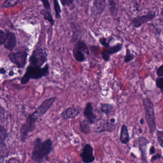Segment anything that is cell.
Returning <instances> with one entry per match:
<instances>
[{
	"instance_id": "cell-1",
	"label": "cell",
	"mask_w": 163,
	"mask_h": 163,
	"mask_svg": "<svg viewBox=\"0 0 163 163\" xmlns=\"http://www.w3.org/2000/svg\"><path fill=\"white\" fill-rule=\"evenodd\" d=\"M56 97H52L44 100L37 109L30 115L22 125L21 129V141L25 142L27 136L30 133L33 132L36 128L35 123L39 119L43 117L47 112L51 108L56 100Z\"/></svg>"
},
{
	"instance_id": "cell-2",
	"label": "cell",
	"mask_w": 163,
	"mask_h": 163,
	"mask_svg": "<svg viewBox=\"0 0 163 163\" xmlns=\"http://www.w3.org/2000/svg\"><path fill=\"white\" fill-rule=\"evenodd\" d=\"M52 150L53 143L51 139L42 142V139L37 138L34 143L31 159L36 163H42L44 159L47 158Z\"/></svg>"
},
{
	"instance_id": "cell-3",
	"label": "cell",
	"mask_w": 163,
	"mask_h": 163,
	"mask_svg": "<svg viewBox=\"0 0 163 163\" xmlns=\"http://www.w3.org/2000/svg\"><path fill=\"white\" fill-rule=\"evenodd\" d=\"M49 64H46L43 68L29 65L26 68L25 73L21 78V84H27L30 79H39L48 76L50 73Z\"/></svg>"
},
{
	"instance_id": "cell-4",
	"label": "cell",
	"mask_w": 163,
	"mask_h": 163,
	"mask_svg": "<svg viewBox=\"0 0 163 163\" xmlns=\"http://www.w3.org/2000/svg\"><path fill=\"white\" fill-rule=\"evenodd\" d=\"M143 104L146 114V121L148 124L149 131L151 134H153L156 131V129L154 104L148 98L143 99Z\"/></svg>"
},
{
	"instance_id": "cell-5",
	"label": "cell",
	"mask_w": 163,
	"mask_h": 163,
	"mask_svg": "<svg viewBox=\"0 0 163 163\" xmlns=\"http://www.w3.org/2000/svg\"><path fill=\"white\" fill-rule=\"evenodd\" d=\"M48 56L46 49L41 47H37L33 50L30 57L29 65L42 68L48 60Z\"/></svg>"
},
{
	"instance_id": "cell-6",
	"label": "cell",
	"mask_w": 163,
	"mask_h": 163,
	"mask_svg": "<svg viewBox=\"0 0 163 163\" xmlns=\"http://www.w3.org/2000/svg\"><path fill=\"white\" fill-rule=\"evenodd\" d=\"M28 56L27 51L21 50L16 52L10 53L8 57L10 61L16 65L18 69H23L27 63Z\"/></svg>"
},
{
	"instance_id": "cell-7",
	"label": "cell",
	"mask_w": 163,
	"mask_h": 163,
	"mask_svg": "<svg viewBox=\"0 0 163 163\" xmlns=\"http://www.w3.org/2000/svg\"><path fill=\"white\" fill-rule=\"evenodd\" d=\"M156 16V14L155 12H150L146 14L133 18L131 20V23L134 28H140L144 23L154 20Z\"/></svg>"
},
{
	"instance_id": "cell-8",
	"label": "cell",
	"mask_w": 163,
	"mask_h": 163,
	"mask_svg": "<svg viewBox=\"0 0 163 163\" xmlns=\"http://www.w3.org/2000/svg\"><path fill=\"white\" fill-rule=\"evenodd\" d=\"M123 47L122 43H117L113 46H110L105 49H103L101 52V56L102 60L105 62H109L110 60V57L112 55L117 54L121 51Z\"/></svg>"
},
{
	"instance_id": "cell-9",
	"label": "cell",
	"mask_w": 163,
	"mask_h": 163,
	"mask_svg": "<svg viewBox=\"0 0 163 163\" xmlns=\"http://www.w3.org/2000/svg\"><path fill=\"white\" fill-rule=\"evenodd\" d=\"M82 160L84 163H92L95 160L93 147L90 144H86L80 154Z\"/></svg>"
},
{
	"instance_id": "cell-10",
	"label": "cell",
	"mask_w": 163,
	"mask_h": 163,
	"mask_svg": "<svg viewBox=\"0 0 163 163\" xmlns=\"http://www.w3.org/2000/svg\"><path fill=\"white\" fill-rule=\"evenodd\" d=\"M6 41L5 42L4 46L5 49L9 51H13L16 46V37L15 34L12 32L6 31Z\"/></svg>"
},
{
	"instance_id": "cell-11",
	"label": "cell",
	"mask_w": 163,
	"mask_h": 163,
	"mask_svg": "<svg viewBox=\"0 0 163 163\" xmlns=\"http://www.w3.org/2000/svg\"><path fill=\"white\" fill-rule=\"evenodd\" d=\"M84 115L86 118L85 120H87L90 125L95 123L97 116L93 113V107L92 103L89 102L86 103L84 109Z\"/></svg>"
},
{
	"instance_id": "cell-12",
	"label": "cell",
	"mask_w": 163,
	"mask_h": 163,
	"mask_svg": "<svg viewBox=\"0 0 163 163\" xmlns=\"http://www.w3.org/2000/svg\"><path fill=\"white\" fill-rule=\"evenodd\" d=\"M105 0H96L93 3L92 13L94 16H99L103 13L106 7Z\"/></svg>"
},
{
	"instance_id": "cell-13",
	"label": "cell",
	"mask_w": 163,
	"mask_h": 163,
	"mask_svg": "<svg viewBox=\"0 0 163 163\" xmlns=\"http://www.w3.org/2000/svg\"><path fill=\"white\" fill-rule=\"evenodd\" d=\"M80 113V109L77 108L70 107L63 112L61 115L64 120H68L76 118Z\"/></svg>"
},
{
	"instance_id": "cell-14",
	"label": "cell",
	"mask_w": 163,
	"mask_h": 163,
	"mask_svg": "<svg viewBox=\"0 0 163 163\" xmlns=\"http://www.w3.org/2000/svg\"><path fill=\"white\" fill-rule=\"evenodd\" d=\"M116 125L114 124H112L110 122V121H105L104 122H102L99 125L98 127L96 128V133H101L102 132H113L115 129Z\"/></svg>"
},
{
	"instance_id": "cell-15",
	"label": "cell",
	"mask_w": 163,
	"mask_h": 163,
	"mask_svg": "<svg viewBox=\"0 0 163 163\" xmlns=\"http://www.w3.org/2000/svg\"><path fill=\"white\" fill-rule=\"evenodd\" d=\"M120 140L123 144L125 145H126L129 142V134L128 133V128L126 125H123L122 126L120 132Z\"/></svg>"
},
{
	"instance_id": "cell-16",
	"label": "cell",
	"mask_w": 163,
	"mask_h": 163,
	"mask_svg": "<svg viewBox=\"0 0 163 163\" xmlns=\"http://www.w3.org/2000/svg\"><path fill=\"white\" fill-rule=\"evenodd\" d=\"M74 48L76 49L81 50L86 55H90V53L88 47L87 45L85 44V42L83 41L82 40H78V41L75 45Z\"/></svg>"
},
{
	"instance_id": "cell-17",
	"label": "cell",
	"mask_w": 163,
	"mask_h": 163,
	"mask_svg": "<svg viewBox=\"0 0 163 163\" xmlns=\"http://www.w3.org/2000/svg\"><path fill=\"white\" fill-rule=\"evenodd\" d=\"M139 148L142 153V157L143 159L144 160L147 162L146 160V150H144V148L146 149L147 145L148 143V141L144 137H141L139 138Z\"/></svg>"
},
{
	"instance_id": "cell-18",
	"label": "cell",
	"mask_w": 163,
	"mask_h": 163,
	"mask_svg": "<svg viewBox=\"0 0 163 163\" xmlns=\"http://www.w3.org/2000/svg\"><path fill=\"white\" fill-rule=\"evenodd\" d=\"M40 14L43 15L44 20L50 23L51 26H53L55 25V21L50 11L43 9L40 11Z\"/></svg>"
},
{
	"instance_id": "cell-19",
	"label": "cell",
	"mask_w": 163,
	"mask_h": 163,
	"mask_svg": "<svg viewBox=\"0 0 163 163\" xmlns=\"http://www.w3.org/2000/svg\"><path fill=\"white\" fill-rule=\"evenodd\" d=\"M73 56L75 60L79 62H84L86 60L85 54L79 49L73 48Z\"/></svg>"
},
{
	"instance_id": "cell-20",
	"label": "cell",
	"mask_w": 163,
	"mask_h": 163,
	"mask_svg": "<svg viewBox=\"0 0 163 163\" xmlns=\"http://www.w3.org/2000/svg\"><path fill=\"white\" fill-rule=\"evenodd\" d=\"M100 109L102 113H104L106 115L111 113L114 109V106L111 104L107 103H101L100 106Z\"/></svg>"
},
{
	"instance_id": "cell-21",
	"label": "cell",
	"mask_w": 163,
	"mask_h": 163,
	"mask_svg": "<svg viewBox=\"0 0 163 163\" xmlns=\"http://www.w3.org/2000/svg\"><path fill=\"white\" fill-rule=\"evenodd\" d=\"M80 126L82 132L85 134H88L91 131L90 124L86 120L81 121H80Z\"/></svg>"
},
{
	"instance_id": "cell-22",
	"label": "cell",
	"mask_w": 163,
	"mask_h": 163,
	"mask_svg": "<svg viewBox=\"0 0 163 163\" xmlns=\"http://www.w3.org/2000/svg\"><path fill=\"white\" fill-rule=\"evenodd\" d=\"M8 155V149L6 144L4 143L0 145V161L6 158Z\"/></svg>"
},
{
	"instance_id": "cell-23",
	"label": "cell",
	"mask_w": 163,
	"mask_h": 163,
	"mask_svg": "<svg viewBox=\"0 0 163 163\" xmlns=\"http://www.w3.org/2000/svg\"><path fill=\"white\" fill-rule=\"evenodd\" d=\"M54 9L55 13V18L56 19H60L61 18V13H62V9L61 6L59 3L58 1L57 0H54Z\"/></svg>"
},
{
	"instance_id": "cell-24",
	"label": "cell",
	"mask_w": 163,
	"mask_h": 163,
	"mask_svg": "<svg viewBox=\"0 0 163 163\" xmlns=\"http://www.w3.org/2000/svg\"><path fill=\"white\" fill-rule=\"evenodd\" d=\"M19 2L18 0H6L2 3L1 7L4 8H9L16 6Z\"/></svg>"
},
{
	"instance_id": "cell-25",
	"label": "cell",
	"mask_w": 163,
	"mask_h": 163,
	"mask_svg": "<svg viewBox=\"0 0 163 163\" xmlns=\"http://www.w3.org/2000/svg\"><path fill=\"white\" fill-rule=\"evenodd\" d=\"M8 137V133L6 129L0 125V145L4 143Z\"/></svg>"
},
{
	"instance_id": "cell-26",
	"label": "cell",
	"mask_w": 163,
	"mask_h": 163,
	"mask_svg": "<svg viewBox=\"0 0 163 163\" xmlns=\"http://www.w3.org/2000/svg\"><path fill=\"white\" fill-rule=\"evenodd\" d=\"M108 2L109 7L111 11V14L113 16H114L117 14V3L114 0H109Z\"/></svg>"
},
{
	"instance_id": "cell-27",
	"label": "cell",
	"mask_w": 163,
	"mask_h": 163,
	"mask_svg": "<svg viewBox=\"0 0 163 163\" xmlns=\"http://www.w3.org/2000/svg\"><path fill=\"white\" fill-rule=\"evenodd\" d=\"M135 58V56L132 54L130 50L128 48H127L126 50V54L124 57V60H123L125 63H129L134 60Z\"/></svg>"
},
{
	"instance_id": "cell-28",
	"label": "cell",
	"mask_w": 163,
	"mask_h": 163,
	"mask_svg": "<svg viewBox=\"0 0 163 163\" xmlns=\"http://www.w3.org/2000/svg\"><path fill=\"white\" fill-rule=\"evenodd\" d=\"M156 87L161 91L162 95L163 96V77L157 78L156 79Z\"/></svg>"
},
{
	"instance_id": "cell-29",
	"label": "cell",
	"mask_w": 163,
	"mask_h": 163,
	"mask_svg": "<svg viewBox=\"0 0 163 163\" xmlns=\"http://www.w3.org/2000/svg\"><path fill=\"white\" fill-rule=\"evenodd\" d=\"M156 138L159 145L163 149V131H157L156 132Z\"/></svg>"
},
{
	"instance_id": "cell-30",
	"label": "cell",
	"mask_w": 163,
	"mask_h": 163,
	"mask_svg": "<svg viewBox=\"0 0 163 163\" xmlns=\"http://www.w3.org/2000/svg\"><path fill=\"white\" fill-rule=\"evenodd\" d=\"M99 42L103 47H105L106 48H109L110 47V41H108V40L106 37H100L99 39Z\"/></svg>"
},
{
	"instance_id": "cell-31",
	"label": "cell",
	"mask_w": 163,
	"mask_h": 163,
	"mask_svg": "<svg viewBox=\"0 0 163 163\" xmlns=\"http://www.w3.org/2000/svg\"><path fill=\"white\" fill-rule=\"evenodd\" d=\"M6 41V34L2 30L0 29V45L4 44Z\"/></svg>"
},
{
	"instance_id": "cell-32",
	"label": "cell",
	"mask_w": 163,
	"mask_h": 163,
	"mask_svg": "<svg viewBox=\"0 0 163 163\" xmlns=\"http://www.w3.org/2000/svg\"><path fill=\"white\" fill-rule=\"evenodd\" d=\"M44 9L50 11L51 10V6L48 0H42L41 1Z\"/></svg>"
},
{
	"instance_id": "cell-33",
	"label": "cell",
	"mask_w": 163,
	"mask_h": 163,
	"mask_svg": "<svg viewBox=\"0 0 163 163\" xmlns=\"http://www.w3.org/2000/svg\"><path fill=\"white\" fill-rule=\"evenodd\" d=\"M60 2L63 6H70L71 5L73 2L74 0H61Z\"/></svg>"
},
{
	"instance_id": "cell-34",
	"label": "cell",
	"mask_w": 163,
	"mask_h": 163,
	"mask_svg": "<svg viewBox=\"0 0 163 163\" xmlns=\"http://www.w3.org/2000/svg\"><path fill=\"white\" fill-rule=\"evenodd\" d=\"M156 74L157 76L159 78L163 77V64L156 69Z\"/></svg>"
},
{
	"instance_id": "cell-35",
	"label": "cell",
	"mask_w": 163,
	"mask_h": 163,
	"mask_svg": "<svg viewBox=\"0 0 163 163\" xmlns=\"http://www.w3.org/2000/svg\"><path fill=\"white\" fill-rule=\"evenodd\" d=\"M161 157H162V156H161V155L160 154H157V155H154V156L152 157L151 161H155L156 160L160 158Z\"/></svg>"
},
{
	"instance_id": "cell-36",
	"label": "cell",
	"mask_w": 163,
	"mask_h": 163,
	"mask_svg": "<svg viewBox=\"0 0 163 163\" xmlns=\"http://www.w3.org/2000/svg\"><path fill=\"white\" fill-rule=\"evenodd\" d=\"M155 148L154 147V146L151 147L150 149V154L151 155H153L155 154Z\"/></svg>"
},
{
	"instance_id": "cell-37",
	"label": "cell",
	"mask_w": 163,
	"mask_h": 163,
	"mask_svg": "<svg viewBox=\"0 0 163 163\" xmlns=\"http://www.w3.org/2000/svg\"><path fill=\"white\" fill-rule=\"evenodd\" d=\"M6 70L4 68H0V74H4L6 73Z\"/></svg>"
},
{
	"instance_id": "cell-38",
	"label": "cell",
	"mask_w": 163,
	"mask_h": 163,
	"mask_svg": "<svg viewBox=\"0 0 163 163\" xmlns=\"http://www.w3.org/2000/svg\"><path fill=\"white\" fill-rule=\"evenodd\" d=\"M14 71H13V70H10V72L9 73V75L10 77H12L13 75H14Z\"/></svg>"
},
{
	"instance_id": "cell-39",
	"label": "cell",
	"mask_w": 163,
	"mask_h": 163,
	"mask_svg": "<svg viewBox=\"0 0 163 163\" xmlns=\"http://www.w3.org/2000/svg\"><path fill=\"white\" fill-rule=\"evenodd\" d=\"M109 121L110 122L112 123V124H114V122H115V119L114 118H111Z\"/></svg>"
},
{
	"instance_id": "cell-40",
	"label": "cell",
	"mask_w": 163,
	"mask_h": 163,
	"mask_svg": "<svg viewBox=\"0 0 163 163\" xmlns=\"http://www.w3.org/2000/svg\"><path fill=\"white\" fill-rule=\"evenodd\" d=\"M140 123H141V125H143L144 123V120L143 119H141Z\"/></svg>"
},
{
	"instance_id": "cell-41",
	"label": "cell",
	"mask_w": 163,
	"mask_h": 163,
	"mask_svg": "<svg viewBox=\"0 0 163 163\" xmlns=\"http://www.w3.org/2000/svg\"><path fill=\"white\" fill-rule=\"evenodd\" d=\"M160 14L163 17V8L161 9V11H160Z\"/></svg>"
},
{
	"instance_id": "cell-42",
	"label": "cell",
	"mask_w": 163,
	"mask_h": 163,
	"mask_svg": "<svg viewBox=\"0 0 163 163\" xmlns=\"http://www.w3.org/2000/svg\"><path fill=\"white\" fill-rule=\"evenodd\" d=\"M139 133H142L143 132L142 129V128H140L139 129Z\"/></svg>"
},
{
	"instance_id": "cell-43",
	"label": "cell",
	"mask_w": 163,
	"mask_h": 163,
	"mask_svg": "<svg viewBox=\"0 0 163 163\" xmlns=\"http://www.w3.org/2000/svg\"><path fill=\"white\" fill-rule=\"evenodd\" d=\"M161 2H163V0H162V1H161Z\"/></svg>"
},
{
	"instance_id": "cell-44",
	"label": "cell",
	"mask_w": 163,
	"mask_h": 163,
	"mask_svg": "<svg viewBox=\"0 0 163 163\" xmlns=\"http://www.w3.org/2000/svg\"></svg>"
}]
</instances>
